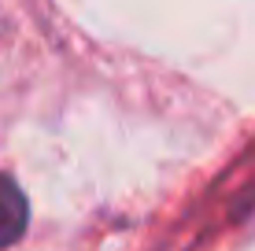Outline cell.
<instances>
[{
	"label": "cell",
	"mask_w": 255,
	"mask_h": 251,
	"mask_svg": "<svg viewBox=\"0 0 255 251\" xmlns=\"http://www.w3.org/2000/svg\"><path fill=\"white\" fill-rule=\"evenodd\" d=\"M26 229V196L7 174H0V248L15 244Z\"/></svg>",
	"instance_id": "obj_1"
}]
</instances>
